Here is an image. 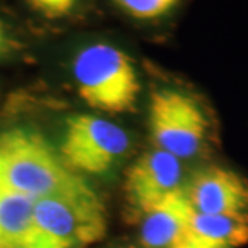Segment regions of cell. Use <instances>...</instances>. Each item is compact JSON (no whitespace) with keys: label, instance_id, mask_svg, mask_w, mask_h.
Returning a JSON list of instances; mask_svg holds the SVG:
<instances>
[{"label":"cell","instance_id":"11","mask_svg":"<svg viewBox=\"0 0 248 248\" xmlns=\"http://www.w3.org/2000/svg\"><path fill=\"white\" fill-rule=\"evenodd\" d=\"M117 6L137 19H156L169 13L179 0H115Z\"/></svg>","mask_w":248,"mask_h":248},{"label":"cell","instance_id":"1","mask_svg":"<svg viewBox=\"0 0 248 248\" xmlns=\"http://www.w3.org/2000/svg\"><path fill=\"white\" fill-rule=\"evenodd\" d=\"M107 210L81 179L60 193L35 202L25 248H84L107 234Z\"/></svg>","mask_w":248,"mask_h":248},{"label":"cell","instance_id":"8","mask_svg":"<svg viewBox=\"0 0 248 248\" xmlns=\"http://www.w3.org/2000/svg\"><path fill=\"white\" fill-rule=\"evenodd\" d=\"M248 243V217L193 213L171 248H240Z\"/></svg>","mask_w":248,"mask_h":248},{"label":"cell","instance_id":"9","mask_svg":"<svg viewBox=\"0 0 248 248\" xmlns=\"http://www.w3.org/2000/svg\"><path fill=\"white\" fill-rule=\"evenodd\" d=\"M184 189L172 192L142 213L141 243L145 248H171L193 215Z\"/></svg>","mask_w":248,"mask_h":248},{"label":"cell","instance_id":"4","mask_svg":"<svg viewBox=\"0 0 248 248\" xmlns=\"http://www.w3.org/2000/svg\"><path fill=\"white\" fill-rule=\"evenodd\" d=\"M149 128L156 148L178 159H190L203 151L208 122L195 99L175 90L152 94Z\"/></svg>","mask_w":248,"mask_h":248},{"label":"cell","instance_id":"7","mask_svg":"<svg viewBox=\"0 0 248 248\" xmlns=\"http://www.w3.org/2000/svg\"><path fill=\"white\" fill-rule=\"evenodd\" d=\"M181 160L156 148L143 153L125 174L124 190L130 204L145 213L179 187Z\"/></svg>","mask_w":248,"mask_h":248},{"label":"cell","instance_id":"10","mask_svg":"<svg viewBox=\"0 0 248 248\" xmlns=\"http://www.w3.org/2000/svg\"><path fill=\"white\" fill-rule=\"evenodd\" d=\"M35 202L0 186V248L27 247Z\"/></svg>","mask_w":248,"mask_h":248},{"label":"cell","instance_id":"3","mask_svg":"<svg viewBox=\"0 0 248 248\" xmlns=\"http://www.w3.org/2000/svg\"><path fill=\"white\" fill-rule=\"evenodd\" d=\"M73 76L83 102L101 112L133 110L141 91L133 60L108 43L81 48L73 61Z\"/></svg>","mask_w":248,"mask_h":248},{"label":"cell","instance_id":"2","mask_svg":"<svg viewBox=\"0 0 248 248\" xmlns=\"http://www.w3.org/2000/svg\"><path fill=\"white\" fill-rule=\"evenodd\" d=\"M80 181L42 135L27 128L0 133V186L39 200Z\"/></svg>","mask_w":248,"mask_h":248},{"label":"cell","instance_id":"6","mask_svg":"<svg viewBox=\"0 0 248 248\" xmlns=\"http://www.w3.org/2000/svg\"><path fill=\"white\" fill-rule=\"evenodd\" d=\"M184 192L195 213L248 217V179L233 170H200Z\"/></svg>","mask_w":248,"mask_h":248},{"label":"cell","instance_id":"12","mask_svg":"<svg viewBox=\"0 0 248 248\" xmlns=\"http://www.w3.org/2000/svg\"><path fill=\"white\" fill-rule=\"evenodd\" d=\"M78 0H28L29 6L48 19H60L71 14Z\"/></svg>","mask_w":248,"mask_h":248},{"label":"cell","instance_id":"13","mask_svg":"<svg viewBox=\"0 0 248 248\" xmlns=\"http://www.w3.org/2000/svg\"><path fill=\"white\" fill-rule=\"evenodd\" d=\"M3 43H4V29H3V24L0 21V50L3 47Z\"/></svg>","mask_w":248,"mask_h":248},{"label":"cell","instance_id":"5","mask_svg":"<svg viewBox=\"0 0 248 248\" xmlns=\"http://www.w3.org/2000/svg\"><path fill=\"white\" fill-rule=\"evenodd\" d=\"M130 148L123 128L93 115H76L66 120L60 149L62 163L71 172L102 174Z\"/></svg>","mask_w":248,"mask_h":248}]
</instances>
